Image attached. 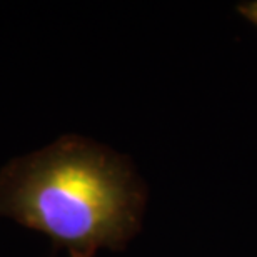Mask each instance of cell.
Returning <instances> with one entry per match:
<instances>
[{
    "label": "cell",
    "mask_w": 257,
    "mask_h": 257,
    "mask_svg": "<svg viewBox=\"0 0 257 257\" xmlns=\"http://www.w3.org/2000/svg\"><path fill=\"white\" fill-rule=\"evenodd\" d=\"M146 189L119 154L65 136L0 171V217L47 234L70 257L124 249L141 229Z\"/></svg>",
    "instance_id": "1"
},
{
    "label": "cell",
    "mask_w": 257,
    "mask_h": 257,
    "mask_svg": "<svg viewBox=\"0 0 257 257\" xmlns=\"http://www.w3.org/2000/svg\"><path fill=\"white\" fill-rule=\"evenodd\" d=\"M237 10L249 20V22H252L254 25H257V0H255V2L240 4L237 7Z\"/></svg>",
    "instance_id": "2"
}]
</instances>
